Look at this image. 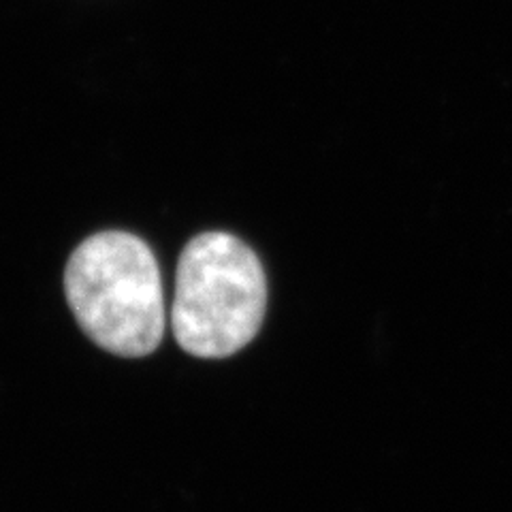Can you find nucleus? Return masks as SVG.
<instances>
[{
    "mask_svg": "<svg viewBox=\"0 0 512 512\" xmlns=\"http://www.w3.org/2000/svg\"><path fill=\"white\" fill-rule=\"evenodd\" d=\"M267 280L256 254L229 233L197 235L184 248L171 325L178 344L201 359H224L259 333Z\"/></svg>",
    "mask_w": 512,
    "mask_h": 512,
    "instance_id": "f03ea898",
    "label": "nucleus"
},
{
    "mask_svg": "<svg viewBox=\"0 0 512 512\" xmlns=\"http://www.w3.org/2000/svg\"><path fill=\"white\" fill-rule=\"evenodd\" d=\"M64 293L79 327L111 355L146 357L163 342V280L137 235L103 231L79 244L64 271Z\"/></svg>",
    "mask_w": 512,
    "mask_h": 512,
    "instance_id": "f257e3e1",
    "label": "nucleus"
}]
</instances>
